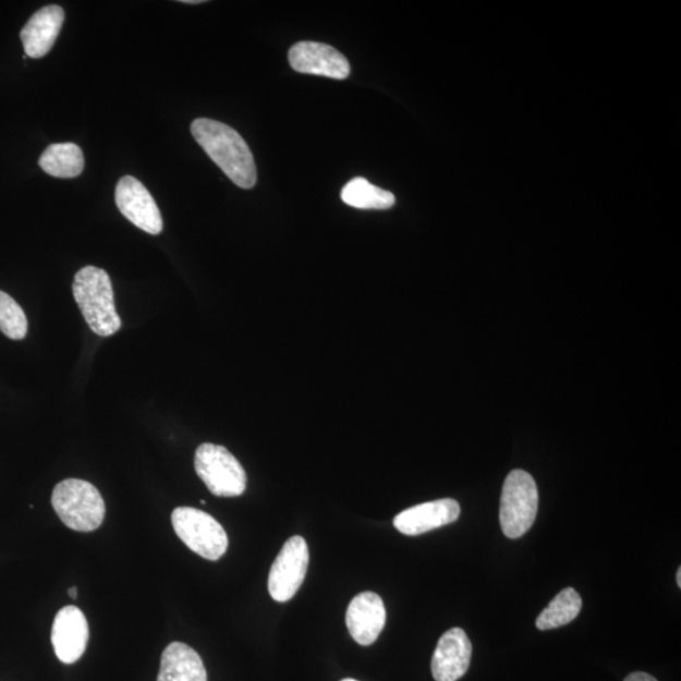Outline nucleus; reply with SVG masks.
I'll return each mask as SVG.
<instances>
[{"label": "nucleus", "mask_w": 681, "mask_h": 681, "mask_svg": "<svg viewBox=\"0 0 681 681\" xmlns=\"http://www.w3.org/2000/svg\"><path fill=\"white\" fill-rule=\"evenodd\" d=\"M191 133L238 187L251 190L255 186L258 173L252 150L235 130L216 120L199 118L192 122Z\"/></svg>", "instance_id": "f257e3e1"}, {"label": "nucleus", "mask_w": 681, "mask_h": 681, "mask_svg": "<svg viewBox=\"0 0 681 681\" xmlns=\"http://www.w3.org/2000/svg\"><path fill=\"white\" fill-rule=\"evenodd\" d=\"M72 292L87 325L96 335L109 338L120 330L122 319L118 315L113 284L106 270L92 266L80 269Z\"/></svg>", "instance_id": "f03ea898"}, {"label": "nucleus", "mask_w": 681, "mask_h": 681, "mask_svg": "<svg viewBox=\"0 0 681 681\" xmlns=\"http://www.w3.org/2000/svg\"><path fill=\"white\" fill-rule=\"evenodd\" d=\"M52 507L61 522L76 532H94L106 518L101 494L84 479L69 478L56 486Z\"/></svg>", "instance_id": "7ed1b4c3"}, {"label": "nucleus", "mask_w": 681, "mask_h": 681, "mask_svg": "<svg viewBox=\"0 0 681 681\" xmlns=\"http://www.w3.org/2000/svg\"><path fill=\"white\" fill-rule=\"evenodd\" d=\"M539 494L535 479L523 470L511 471L504 479L500 524L510 539L522 538L528 532L538 514Z\"/></svg>", "instance_id": "20e7f679"}, {"label": "nucleus", "mask_w": 681, "mask_h": 681, "mask_svg": "<svg viewBox=\"0 0 681 681\" xmlns=\"http://www.w3.org/2000/svg\"><path fill=\"white\" fill-rule=\"evenodd\" d=\"M195 469L208 490L219 498H236L246 488V474L226 447L204 443L197 448Z\"/></svg>", "instance_id": "39448f33"}, {"label": "nucleus", "mask_w": 681, "mask_h": 681, "mask_svg": "<svg viewBox=\"0 0 681 681\" xmlns=\"http://www.w3.org/2000/svg\"><path fill=\"white\" fill-rule=\"evenodd\" d=\"M172 525L179 538L207 560H219L226 555L229 538L218 520L194 508H178L172 512Z\"/></svg>", "instance_id": "423d86ee"}, {"label": "nucleus", "mask_w": 681, "mask_h": 681, "mask_svg": "<svg viewBox=\"0 0 681 681\" xmlns=\"http://www.w3.org/2000/svg\"><path fill=\"white\" fill-rule=\"evenodd\" d=\"M309 564V550L306 540L300 535L288 539L272 563L269 572L268 589L277 603L292 599L306 579Z\"/></svg>", "instance_id": "0eeeda50"}, {"label": "nucleus", "mask_w": 681, "mask_h": 681, "mask_svg": "<svg viewBox=\"0 0 681 681\" xmlns=\"http://www.w3.org/2000/svg\"><path fill=\"white\" fill-rule=\"evenodd\" d=\"M115 204L124 218L136 228L150 235H158L162 231V215L155 198L151 197L147 187H144V184L132 175H124L119 180L115 189Z\"/></svg>", "instance_id": "6e6552de"}, {"label": "nucleus", "mask_w": 681, "mask_h": 681, "mask_svg": "<svg viewBox=\"0 0 681 681\" xmlns=\"http://www.w3.org/2000/svg\"><path fill=\"white\" fill-rule=\"evenodd\" d=\"M288 60L292 69L301 74L344 80L351 72L349 60L336 48L325 44H295L288 53Z\"/></svg>", "instance_id": "1a4fd4ad"}, {"label": "nucleus", "mask_w": 681, "mask_h": 681, "mask_svg": "<svg viewBox=\"0 0 681 681\" xmlns=\"http://www.w3.org/2000/svg\"><path fill=\"white\" fill-rule=\"evenodd\" d=\"M51 640L61 662L74 664L82 658L89 641V624L82 610L75 606L63 607L54 617Z\"/></svg>", "instance_id": "9d476101"}, {"label": "nucleus", "mask_w": 681, "mask_h": 681, "mask_svg": "<svg viewBox=\"0 0 681 681\" xmlns=\"http://www.w3.org/2000/svg\"><path fill=\"white\" fill-rule=\"evenodd\" d=\"M386 606L376 593L363 592L351 600L346 612V624L350 635L358 645L374 644L386 628Z\"/></svg>", "instance_id": "9b49d317"}, {"label": "nucleus", "mask_w": 681, "mask_h": 681, "mask_svg": "<svg viewBox=\"0 0 681 681\" xmlns=\"http://www.w3.org/2000/svg\"><path fill=\"white\" fill-rule=\"evenodd\" d=\"M472 656V644L460 628L447 631L439 639L431 659V674L436 681H457L466 674Z\"/></svg>", "instance_id": "f8f14e48"}, {"label": "nucleus", "mask_w": 681, "mask_h": 681, "mask_svg": "<svg viewBox=\"0 0 681 681\" xmlns=\"http://www.w3.org/2000/svg\"><path fill=\"white\" fill-rule=\"evenodd\" d=\"M460 514V503L455 500L424 502L400 512L394 519V526L404 535L415 536L452 524Z\"/></svg>", "instance_id": "ddd939ff"}, {"label": "nucleus", "mask_w": 681, "mask_h": 681, "mask_svg": "<svg viewBox=\"0 0 681 681\" xmlns=\"http://www.w3.org/2000/svg\"><path fill=\"white\" fill-rule=\"evenodd\" d=\"M65 12L59 5H47L36 12L21 31L24 51L32 59H41L51 51L60 35Z\"/></svg>", "instance_id": "4468645a"}, {"label": "nucleus", "mask_w": 681, "mask_h": 681, "mask_svg": "<svg viewBox=\"0 0 681 681\" xmlns=\"http://www.w3.org/2000/svg\"><path fill=\"white\" fill-rule=\"evenodd\" d=\"M158 681H207V672L194 648L172 643L162 654Z\"/></svg>", "instance_id": "2eb2a0df"}, {"label": "nucleus", "mask_w": 681, "mask_h": 681, "mask_svg": "<svg viewBox=\"0 0 681 681\" xmlns=\"http://www.w3.org/2000/svg\"><path fill=\"white\" fill-rule=\"evenodd\" d=\"M39 167L56 179H75L82 174L85 159L82 148L74 143L51 144L41 158Z\"/></svg>", "instance_id": "dca6fc26"}, {"label": "nucleus", "mask_w": 681, "mask_h": 681, "mask_svg": "<svg viewBox=\"0 0 681 681\" xmlns=\"http://www.w3.org/2000/svg\"><path fill=\"white\" fill-rule=\"evenodd\" d=\"M342 202L360 210H389L396 205L391 192L374 186L363 178L350 181L341 191Z\"/></svg>", "instance_id": "f3484780"}, {"label": "nucleus", "mask_w": 681, "mask_h": 681, "mask_svg": "<svg viewBox=\"0 0 681 681\" xmlns=\"http://www.w3.org/2000/svg\"><path fill=\"white\" fill-rule=\"evenodd\" d=\"M582 610V598L573 588H566L551 600L536 620V628L542 631L564 627L576 619Z\"/></svg>", "instance_id": "a211bd4d"}, {"label": "nucleus", "mask_w": 681, "mask_h": 681, "mask_svg": "<svg viewBox=\"0 0 681 681\" xmlns=\"http://www.w3.org/2000/svg\"><path fill=\"white\" fill-rule=\"evenodd\" d=\"M0 331L8 339L20 341L28 331L27 317L10 294L0 291Z\"/></svg>", "instance_id": "6ab92c4d"}, {"label": "nucleus", "mask_w": 681, "mask_h": 681, "mask_svg": "<svg viewBox=\"0 0 681 681\" xmlns=\"http://www.w3.org/2000/svg\"><path fill=\"white\" fill-rule=\"evenodd\" d=\"M624 681H658L646 672H632Z\"/></svg>", "instance_id": "aec40b11"}, {"label": "nucleus", "mask_w": 681, "mask_h": 681, "mask_svg": "<svg viewBox=\"0 0 681 681\" xmlns=\"http://www.w3.org/2000/svg\"><path fill=\"white\" fill-rule=\"evenodd\" d=\"M69 595L72 599H76L77 598V588L76 587H71L69 589Z\"/></svg>", "instance_id": "412c9836"}, {"label": "nucleus", "mask_w": 681, "mask_h": 681, "mask_svg": "<svg viewBox=\"0 0 681 681\" xmlns=\"http://www.w3.org/2000/svg\"><path fill=\"white\" fill-rule=\"evenodd\" d=\"M182 3H186V4H202L204 2H203V0H183Z\"/></svg>", "instance_id": "4be33fe9"}, {"label": "nucleus", "mask_w": 681, "mask_h": 681, "mask_svg": "<svg viewBox=\"0 0 681 681\" xmlns=\"http://www.w3.org/2000/svg\"><path fill=\"white\" fill-rule=\"evenodd\" d=\"M677 582H678L679 588H681V568L678 569Z\"/></svg>", "instance_id": "5701e85b"}, {"label": "nucleus", "mask_w": 681, "mask_h": 681, "mask_svg": "<svg viewBox=\"0 0 681 681\" xmlns=\"http://www.w3.org/2000/svg\"><path fill=\"white\" fill-rule=\"evenodd\" d=\"M341 681H357V680H355V679H343Z\"/></svg>", "instance_id": "b1692460"}]
</instances>
